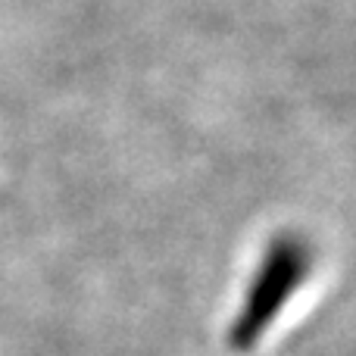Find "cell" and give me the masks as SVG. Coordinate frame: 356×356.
<instances>
[{"label":"cell","mask_w":356,"mask_h":356,"mask_svg":"<svg viewBox=\"0 0 356 356\" xmlns=\"http://www.w3.org/2000/svg\"><path fill=\"white\" fill-rule=\"evenodd\" d=\"M309 269H313V247L300 234H278L269 241L228 325L225 341L234 353H250L266 338L291 297L307 284Z\"/></svg>","instance_id":"cell-1"}]
</instances>
